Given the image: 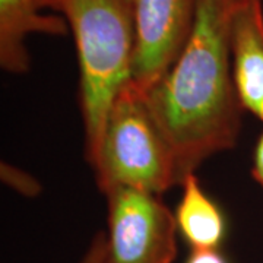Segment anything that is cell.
<instances>
[{"mask_svg":"<svg viewBox=\"0 0 263 263\" xmlns=\"http://www.w3.org/2000/svg\"><path fill=\"white\" fill-rule=\"evenodd\" d=\"M231 62L238 101L263 123L262 0H238L231 19Z\"/></svg>","mask_w":263,"mask_h":263,"instance_id":"8992f818","label":"cell"},{"mask_svg":"<svg viewBox=\"0 0 263 263\" xmlns=\"http://www.w3.org/2000/svg\"><path fill=\"white\" fill-rule=\"evenodd\" d=\"M181 186V199L174 212L179 234L190 249H219L227 234L221 208L202 189L195 174L187 176Z\"/></svg>","mask_w":263,"mask_h":263,"instance_id":"ba28073f","label":"cell"},{"mask_svg":"<svg viewBox=\"0 0 263 263\" xmlns=\"http://www.w3.org/2000/svg\"><path fill=\"white\" fill-rule=\"evenodd\" d=\"M107 196L105 263H173L177 256L176 216L158 195L117 187Z\"/></svg>","mask_w":263,"mask_h":263,"instance_id":"277c9868","label":"cell"},{"mask_svg":"<svg viewBox=\"0 0 263 263\" xmlns=\"http://www.w3.org/2000/svg\"><path fill=\"white\" fill-rule=\"evenodd\" d=\"M253 179L259 183V186L263 189V132L260 133L253 154V168H252Z\"/></svg>","mask_w":263,"mask_h":263,"instance_id":"7c38bea8","label":"cell"},{"mask_svg":"<svg viewBox=\"0 0 263 263\" xmlns=\"http://www.w3.org/2000/svg\"><path fill=\"white\" fill-rule=\"evenodd\" d=\"M92 168L104 195L130 187L160 196L180 186L174 154L132 81L110 108Z\"/></svg>","mask_w":263,"mask_h":263,"instance_id":"3957f363","label":"cell"},{"mask_svg":"<svg viewBox=\"0 0 263 263\" xmlns=\"http://www.w3.org/2000/svg\"><path fill=\"white\" fill-rule=\"evenodd\" d=\"M129 2H130V3H132V0H129Z\"/></svg>","mask_w":263,"mask_h":263,"instance_id":"4fadbf2b","label":"cell"},{"mask_svg":"<svg viewBox=\"0 0 263 263\" xmlns=\"http://www.w3.org/2000/svg\"><path fill=\"white\" fill-rule=\"evenodd\" d=\"M186 263H228L219 249H192Z\"/></svg>","mask_w":263,"mask_h":263,"instance_id":"8fae6325","label":"cell"},{"mask_svg":"<svg viewBox=\"0 0 263 263\" xmlns=\"http://www.w3.org/2000/svg\"><path fill=\"white\" fill-rule=\"evenodd\" d=\"M2 179L10 187L27 196H35L40 192V184L37 183V180L9 164H2Z\"/></svg>","mask_w":263,"mask_h":263,"instance_id":"9c48e42d","label":"cell"},{"mask_svg":"<svg viewBox=\"0 0 263 263\" xmlns=\"http://www.w3.org/2000/svg\"><path fill=\"white\" fill-rule=\"evenodd\" d=\"M238 0H196L193 28L179 59L143 100L174 154L180 186L212 155L234 148L241 129L231 62Z\"/></svg>","mask_w":263,"mask_h":263,"instance_id":"6da1fadb","label":"cell"},{"mask_svg":"<svg viewBox=\"0 0 263 263\" xmlns=\"http://www.w3.org/2000/svg\"><path fill=\"white\" fill-rule=\"evenodd\" d=\"M105 257H107V235L104 231H100L95 234L79 263H105Z\"/></svg>","mask_w":263,"mask_h":263,"instance_id":"30bf717a","label":"cell"},{"mask_svg":"<svg viewBox=\"0 0 263 263\" xmlns=\"http://www.w3.org/2000/svg\"><path fill=\"white\" fill-rule=\"evenodd\" d=\"M135 50L132 84L146 91L165 75L187 43L196 0H132Z\"/></svg>","mask_w":263,"mask_h":263,"instance_id":"5b68a950","label":"cell"},{"mask_svg":"<svg viewBox=\"0 0 263 263\" xmlns=\"http://www.w3.org/2000/svg\"><path fill=\"white\" fill-rule=\"evenodd\" d=\"M41 6L59 12L75 38L85 155L92 167L110 108L132 79L135 50L132 3L129 0H41Z\"/></svg>","mask_w":263,"mask_h":263,"instance_id":"7a4b0ae2","label":"cell"},{"mask_svg":"<svg viewBox=\"0 0 263 263\" xmlns=\"http://www.w3.org/2000/svg\"><path fill=\"white\" fill-rule=\"evenodd\" d=\"M41 0H0V66L9 73L29 70L28 35L62 37L70 32L60 15L41 13Z\"/></svg>","mask_w":263,"mask_h":263,"instance_id":"52a82bcc","label":"cell"}]
</instances>
